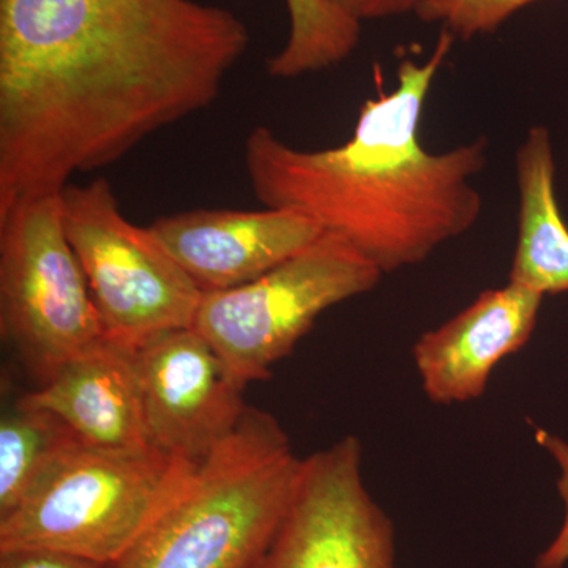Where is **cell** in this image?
<instances>
[{
  "mask_svg": "<svg viewBox=\"0 0 568 568\" xmlns=\"http://www.w3.org/2000/svg\"><path fill=\"white\" fill-rule=\"evenodd\" d=\"M383 275L349 242L324 231L260 278L204 293L193 328L246 387L267 381L325 310L369 293Z\"/></svg>",
  "mask_w": 568,
  "mask_h": 568,
  "instance_id": "cell-6",
  "label": "cell"
},
{
  "mask_svg": "<svg viewBox=\"0 0 568 568\" xmlns=\"http://www.w3.org/2000/svg\"><path fill=\"white\" fill-rule=\"evenodd\" d=\"M151 227L203 293L253 282L324 234L304 213L271 207L194 209L160 216Z\"/></svg>",
  "mask_w": 568,
  "mask_h": 568,
  "instance_id": "cell-10",
  "label": "cell"
},
{
  "mask_svg": "<svg viewBox=\"0 0 568 568\" xmlns=\"http://www.w3.org/2000/svg\"><path fill=\"white\" fill-rule=\"evenodd\" d=\"M518 242L508 283L544 295L568 293V226L556 200L555 152L545 126L529 129L515 155Z\"/></svg>",
  "mask_w": 568,
  "mask_h": 568,
  "instance_id": "cell-13",
  "label": "cell"
},
{
  "mask_svg": "<svg viewBox=\"0 0 568 568\" xmlns=\"http://www.w3.org/2000/svg\"><path fill=\"white\" fill-rule=\"evenodd\" d=\"M61 204L67 237L106 339L136 349L168 332L193 327L203 291L151 226L123 215L106 179L69 183Z\"/></svg>",
  "mask_w": 568,
  "mask_h": 568,
  "instance_id": "cell-5",
  "label": "cell"
},
{
  "mask_svg": "<svg viewBox=\"0 0 568 568\" xmlns=\"http://www.w3.org/2000/svg\"><path fill=\"white\" fill-rule=\"evenodd\" d=\"M0 568H108L95 560L48 548H14L0 551Z\"/></svg>",
  "mask_w": 568,
  "mask_h": 568,
  "instance_id": "cell-18",
  "label": "cell"
},
{
  "mask_svg": "<svg viewBox=\"0 0 568 568\" xmlns=\"http://www.w3.org/2000/svg\"><path fill=\"white\" fill-rule=\"evenodd\" d=\"M392 519L364 480V446L345 436L302 459L274 540L256 568H395Z\"/></svg>",
  "mask_w": 568,
  "mask_h": 568,
  "instance_id": "cell-8",
  "label": "cell"
},
{
  "mask_svg": "<svg viewBox=\"0 0 568 568\" xmlns=\"http://www.w3.org/2000/svg\"><path fill=\"white\" fill-rule=\"evenodd\" d=\"M151 446L204 462L244 417V384L196 328L133 349Z\"/></svg>",
  "mask_w": 568,
  "mask_h": 568,
  "instance_id": "cell-9",
  "label": "cell"
},
{
  "mask_svg": "<svg viewBox=\"0 0 568 568\" xmlns=\"http://www.w3.org/2000/svg\"><path fill=\"white\" fill-rule=\"evenodd\" d=\"M81 440L54 414L17 402L0 420V518L9 515L37 480Z\"/></svg>",
  "mask_w": 568,
  "mask_h": 568,
  "instance_id": "cell-14",
  "label": "cell"
},
{
  "mask_svg": "<svg viewBox=\"0 0 568 568\" xmlns=\"http://www.w3.org/2000/svg\"><path fill=\"white\" fill-rule=\"evenodd\" d=\"M18 402L54 414L85 446L152 447L133 349L110 339L78 355Z\"/></svg>",
  "mask_w": 568,
  "mask_h": 568,
  "instance_id": "cell-12",
  "label": "cell"
},
{
  "mask_svg": "<svg viewBox=\"0 0 568 568\" xmlns=\"http://www.w3.org/2000/svg\"><path fill=\"white\" fill-rule=\"evenodd\" d=\"M537 0H424L416 13L424 22H440L463 40L499 29L523 7Z\"/></svg>",
  "mask_w": 568,
  "mask_h": 568,
  "instance_id": "cell-16",
  "label": "cell"
},
{
  "mask_svg": "<svg viewBox=\"0 0 568 568\" xmlns=\"http://www.w3.org/2000/svg\"><path fill=\"white\" fill-rule=\"evenodd\" d=\"M544 298L507 283L422 335L413 358L429 402L450 406L480 398L497 364L528 345Z\"/></svg>",
  "mask_w": 568,
  "mask_h": 568,
  "instance_id": "cell-11",
  "label": "cell"
},
{
  "mask_svg": "<svg viewBox=\"0 0 568 568\" xmlns=\"http://www.w3.org/2000/svg\"><path fill=\"white\" fill-rule=\"evenodd\" d=\"M248 47L196 0H0V215L211 106Z\"/></svg>",
  "mask_w": 568,
  "mask_h": 568,
  "instance_id": "cell-1",
  "label": "cell"
},
{
  "mask_svg": "<svg viewBox=\"0 0 568 568\" xmlns=\"http://www.w3.org/2000/svg\"><path fill=\"white\" fill-rule=\"evenodd\" d=\"M454 40L444 29L428 61L399 63L395 91L366 100L345 144L304 151L254 126L244 145L254 196L265 207L315 220L383 274L424 263L467 233L484 205L473 179L487 166V138L443 153L418 140L426 99Z\"/></svg>",
  "mask_w": 568,
  "mask_h": 568,
  "instance_id": "cell-2",
  "label": "cell"
},
{
  "mask_svg": "<svg viewBox=\"0 0 568 568\" xmlns=\"http://www.w3.org/2000/svg\"><path fill=\"white\" fill-rule=\"evenodd\" d=\"M0 331L40 386L106 342L63 227L61 193L0 215Z\"/></svg>",
  "mask_w": 568,
  "mask_h": 568,
  "instance_id": "cell-7",
  "label": "cell"
},
{
  "mask_svg": "<svg viewBox=\"0 0 568 568\" xmlns=\"http://www.w3.org/2000/svg\"><path fill=\"white\" fill-rule=\"evenodd\" d=\"M291 32L283 50L267 61L280 80L328 69L349 58L361 40L362 24L328 0H286Z\"/></svg>",
  "mask_w": 568,
  "mask_h": 568,
  "instance_id": "cell-15",
  "label": "cell"
},
{
  "mask_svg": "<svg viewBox=\"0 0 568 568\" xmlns=\"http://www.w3.org/2000/svg\"><path fill=\"white\" fill-rule=\"evenodd\" d=\"M201 463L156 447L77 444L0 518V551L48 548L110 567L182 496Z\"/></svg>",
  "mask_w": 568,
  "mask_h": 568,
  "instance_id": "cell-4",
  "label": "cell"
},
{
  "mask_svg": "<svg viewBox=\"0 0 568 568\" xmlns=\"http://www.w3.org/2000/svg\"><path fill=\"white\" fill-rule=\"evenodd\" d=\"M355 21L384 20L417 11L424 0H328Z\"/></svg>",
  "mask_w": 568,
  "mask_h": 568,
  "instance_id": "cell-19",
  "label": "cell"
},
{
  "mask_svg": "<svg viewBox=\"0 0 568 568\" xmlns=\"http://www.w3.org/2000/svg\"><path fill=\"white\" fill-rule=\"evenodd\" d=\"M536 440L555 458L559 467L558 491L566 510L558 536L552 538L551 544L537 556L536 568H566L568 564V443L562 437L540 428L536 432Z\"/></svg>",
  "mask_w": 568,
  "mask_h": 568,
  "instance_id": "cell-17",
  "label": "cell"
},
{
  "mask_svg": "<svg viewBox=\"0 0 568 568\" xmlns=\"http://www.w3.org/2000/svg\"><path fill=\"white\" fill-rule=\"evenodd\" d=\"M302 459L272 414L246 407L182 496L108 568H256L293 499Z\"/></svg>",
  "mask_w": 568,
  "mask_h": 568,
  "instance_id": "cell-3",
  "label": "cell"
}]
</instances>
